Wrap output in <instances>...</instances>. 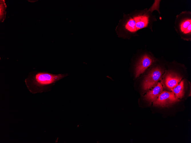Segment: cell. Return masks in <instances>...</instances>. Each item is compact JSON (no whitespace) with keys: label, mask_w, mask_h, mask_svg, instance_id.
I'll return each instance as SVG.
<instances>
[{"label":"cell","mask_w":191,"mask_h":143,"mask_svg":"<svg viewBox=\"0 0 191 143\" xmlns=\"http://www.w3.org/2000/svg\"><path fill=\"white\" fill-rule=\"evenodd\" d=\"M67 75L33 71L29 73L24 81L28 90L35 94L49 91L56 82Z\"/></svg>","instance_id":"obj_1"},{"label":"cell","mask_w":191,"mask_h":143,"mask_svg":"<svg viewBox=\"0 0 191 143\" xmlns=\"http://www.w3.org/2000/svg\"><path fill=\"white\" fill-rule=\"evenodd\" d=\"M163 71L160 68L152 69L145 77L142 83V88L147 90L153 87L161 78Z\"/></svg>","instance_id":"obj_2"},{"label":"cell","mask_w":191,"mask_h":143,"mask_svg":"<svg viewBox=\"0 0 191 143\" xmlns=\"http://www.w3.org/2000/svg\"><path fill=\"white\" fill-rule=\"evenodd\" d=\"M179 101L172 92L163 91L154 102L153 104L155 106H164Z\"/></svg>","instance_id":"obj_3"},{"label":"cell","mask_w":191,"mask_h":143,"mask_svg":"<svg viewBox=\"0 0 191 143\" xmlns=\"http://www.w3.org/2000/svg\"><path fill=\"white\" fill-rule=\"evenodd\" d=\"M154 61V59L148 55L145 54L141 57L136 65V77H138L141 74L144 72Z\"/></svg>","instance_id":"obj_4"},{"label":"cell","mask_w":191,"mask_h":143,"mask_svg":"<svg viewBox=\"0 0 191 143\" xmlns=\"http://www.w3.org/2000/svg\"><path fill=\"white\" fill-rule=\"evenodd\" d=\"M181 80V78L173 73H169L166 76L164 82L168 89L171 90L176 86Z\"/></svg>","instance_id":"obj_5"},{"label":"cell","mask_w":191,"mask_h":143,"mask_svg":"<svg viewBox=\"0 0 191 143\" xmlns=\"http://www.w3.org/2000/svg\"><path fill=\"white\" fill-rule=\"evenodd\" d=\"M163 90L162 85L158 82L152 90L147 92L144 96L145 99L150 102H154L157 99Z\"/></svg>","instance_id":"obj_6"},{"label":"cell","mask_w":191,"mask_h":143,"mask_svg":"<svg viewBox=\"0 0 191 143\" xmlns=\"http://www.w3.org/2000/svg\"><path fill=\"white\" fill-rule=\"evenodd\" d=\"M137 31L146 27L148 23V17L145 15H140L134 18Z\"/></svg>","instance_id":"obj_7"},{"label":"cell","mask_w":191,"mask_h":143,"mask_svg":"<svg viewBox=\"0 0 191 143\" xmlns=\"http://www.w3.org/2000/svg\"><path fill=\"white\" fill-rule=\"evenodd\" d=\"M184 81L182 80L179 84L171 90L178 99L181 98L184 95Z\"/></svg>","instance_id":"obj_8"},{"label":"cell","mask_w":191,"mask_h":143,"mask_svg":"<svg viewBox=\"0 0 191 143\" xmlns=\"http://www.w3.org/2000/svg\"><path fill=\"white\" fill-rule=\"evenodd\" d=\"M126 29L131 32H135L137 31L135 22L134 19H129L125 25Z\"/></svg>","instance_id":"obj_9"},{"label":"cell","mask_w":191,"mask_h":143,"mask_svg":"<svg viewBox=\"0 0 191 143\" xmlns=\"http://www.w3.org/2000/svg\"><path fill=\"white\" fill-rule=\"evenodd\" d=\"M191 24V19H187L183 21L180 24V29L181 32H183L187 27Z\"/></svg>","instance_id":"obj_10"},{"label":"cell","mask_w":191,"mask_h":143,"mask_svg":"<svg viewBox=\"0 0 191 143\" xmlns=\"http://www.w3.org/2000/svg\"><path fill=\"white\" fill-rule=\"evenodd\" d=\"M191 32V24L187 27V28L183 32L185 34L190 33Z\"/></svg>","instance_id":"obj_11"}]
</instances>
